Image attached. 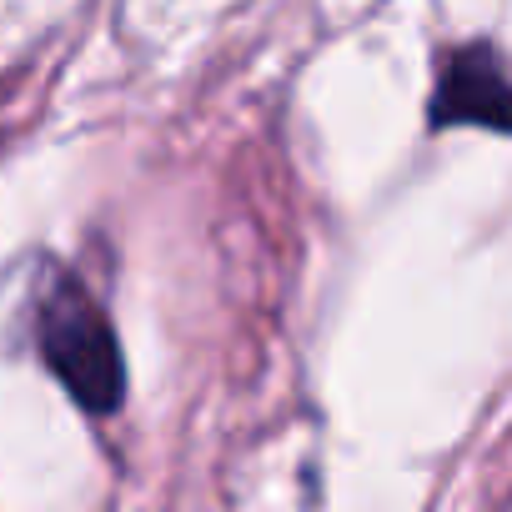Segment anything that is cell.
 Returning a JSON list of instances; mask_svg holds the SVG:
<instances>
[{"label":"cell","mask_w":512,"mask_h":512,"mask_svg":"<svg viewBox=\"0 0 512 512\" xmlns=\"http://www.w3.org/2000/svg\"><path fill=\"white\" fill-rule=\"evenodd\" d=\"M512 121V96H507V66L492 41H467L442 56L437 91L427 101V131H452V126H477L502 136Z\"/></svg>","instance_id":"cell-2"},{"label":"cell","mask_w":512,"mask_h":512,"mask_svg":"<svg viewBox=\"0 0 512 512\" xmlns=\"http://www.w3.org/2000/svg\"><path fill=\"white\" fill-rule=\"evenodd\" d=\"M36 352L71 402L91 417H111L126 402V357L106 307L76 282L56 277L36 302Z\"/></svg>","instance_id":"cell-1"}]
</instances>
